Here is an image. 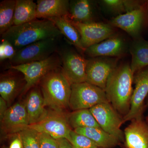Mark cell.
I'll return each mask as SVG.
<instances>
[{
  "instance_id": "1",
  "label": "cell",
  "mask_w": 148,
  "mask_h": 148,
  "mask_svg": "<svg viewBox=\"0 0 148 148\" xmlns=\"http://www.w3.org/2000/svg\"><path fill=\"white\" fill-rule=\"evenodd\" d=\"M62 35L54 23L49 19H37L12 26L1 35L2 40L10 42L16 51L34 43L50 38H61Z\"/></svg>"
},
{
  "instance_id": "2",
  "label": "cell",
  "mask_w": 148,
  "mask_h": 148,
  "mask_svg": "<svg viewBox=\"0 0 148 148\" xmlns=\"http://www.w3.org/2000/svg\"><path fill=\"white\" fill-rule=\"evenodd\" d=\"M133 77L130 65L121 64L112 72L106 84L105 91L108 101L123 117L130 109Z\"/></svg>"
},
{
  "instance_id": "3",
  "label": "cell",
  "mask_w": 148,
  "mask_h": 148,
  "mask_svg": "<svg viewBox=\"0 0 148 148\" xmlns=\"http://www.w3.org/2000/svg\"><path fill=\"white\" fill-rule=\"evenodd\" d=\"M46 107L62 113L69 107L71 84L61 68L49 73L39 82Z\"/></svg>"
},
{
  "instance_id": "4",
  "label": "cell",
  "mask_w": 148,
  "mask_h": 148,
  "mask_svg": "<svg viewBox=\"0 0 148 148\" xmlns=\"http://www.w3.org/2000/svg\"><path fill=\"white\" fill-rule=\"evenodd\" d=\"M60 38H50L41 40L22 48L16 51L10 60L11 66H17L42 61L50 57L60 48Z\"/></svg>"
},
{
  "instance_id": "5",
  "label": "cell",
  "mask_w": 148,
  "mask_h": 148,
  "mask_svg": "<svg viewBox=\"0 0 148 148\" xmlns=\"http://www.w3.org/2000/svg\"><path fill=\"white\" fill-rule=\"evenodd\" d=\"M61 57L57 52L42 61L17 66H10L9 68L16 69L24 75L26 84L22 92L25 93L39 83L47 74L61 68Z\"/></svg>"
},
{
  "instance_id": "6",
  "label": "cell",
  "mask_w": 148,
  "mask_h": 148,
  "mask_svg": "<svg viewBox=\"0 0 148 148\" xmlns=\"http://www.w3.org/2000/svg\"><path fill=\"white\" fill-rule=\"evenodd\" d=\"M109 102L105 90L87 82L71 84L69 108L73 111L90 109L100 103Z\"/></svg>"
},
{
  "instance_id": "7",
  "label": "cell",
  "mask_w": 148,
  "mask_h": 148,
  "mask_svg": "<svg viewBox=\"0 0 148 148\" xmlns=\"http://www.w3.org/2000/svg\"><path fill=\"white\" fill-rule=\"evenodd\" d=\"M61 70L71 84L86 82L87 59L73 49L60 47Z\"/></svg>"
},
{
  "instance_id": "8",
  "label": "cell",
  "mask_w": 148,
  "mask_h": 148,
  "mask_svg": "<svg viewBox=\"0 0 148 148\" xmlns=\"http://www.w3.org/2000/svg\"><path fill=\"white\" fill-rule=\"evenodd\" d=\"M89 110L103 130L124 142V132L121 129L123 118L110 103H100Z\"/></svg>"
},
{
  "instance_id": "9",
  "label": "cell",
  "mask_w": 148,
  "mask_h": 148,
  "mask_svg": "<svg viewBox=\"0 0 148 148\" xmlns=\"http://www.w3.org/2000/svg\"><path fill=\"white\" fill-rule=\"evenodd\" d=\"M119 59L97 57L87 59L86 82L105 90L109 77L118 66Z\"/></svg>"
},
{
  "instance_id": "10",
  "label": "cell",
  "mask_w": 148,
  "mask_h": 148,
  "mask_svg": "<svg viewBox=\"0 0 148 148\" xmlns=\"http://www.w3.org/2000/svg\"><path fill=\"white\" fill-rule=\"evenodd\" d=\"M135 88L131 97L129 112L123 117V123L138 116H143L146 108V99L148 95V67L135 73L133 77Z\"/></svg>"
},
{
  "instance_id": "11",
  "label": "cell",
  "mask_w": 148,
  "mask_h": 148,
  "mask_svg": "<svg viewBox=\"0 0 148 148\" xmlns=\"http://www.w3.org/2000/svg\"><path fill=\"white\" fill-rule=\"evenodd\" d=\"M147 2L139 8L112 18L110 22V25L122 29L134 39L140 38L148 15Z\"/></svg>"
},
{
  "instance_id": "12",
  "label": "cell",
  "mask_w": 148,
  "mask_h": 148,
  "mask_svg": "<svg viewBox=\"0 0 148 148\" xmlns=\"http://www.w3.org/2000/svg\"><path fill=\"white\" fill-rule=\"evenodd\" d=\"M29 128L37 132H43L50 135L56 140L65 138L71 141V127L67 119L62 113L53 111L36 124L29 125Z\"/></svg>"
},
{
  "instance_id": "13",
  "label": "cell",
  "mask_w": 148,
  "mask_h": 148,
  "mask_svg": "<svg viewBox=\"0 0 148 148\" xmlns=\"http://www.w3.org/2000/svg\"><path fill=\"white\" fill-rule=\"evenodd\" d=\"M69 20L79 33L82 45L85 50L115 35L114 27L110 24L96 21L84 24Z\"/></svg>"
},
{
  "instance_id": "14",
  "label": "cell",
  "mask_w": 148,
  "mask_h": 148,
  "mask_svg": "<svg viewBox=\"0 0 148 148\" xmlns=\"http://www.w3.org/2000/svg\"><path fill=\"white\" fill-rule=\"evenodd\" d=\"M127 45L123 38L114 35L99 43L87 48L84 53L91 58L97 57L120 58L127 51Z\"/></svg>"
},
{
  "instance_id": "15",
  "label": "cell",
  "mask_w": 148,
  "mask_h": 148,
  "mask_svg": "<svg viewBox=\"0 0 148 148\" xmlns=\"http://www.w3.org/2000/svg\"><path fill=\"white\" fill-rule=\"evenodd\" d=\"M1 122L2 129L8 134L18 133L28 128L29 118L24 104L17 103L9 108Z\"/></svg>"
},
{
  "instance_id": "16",
  "label": "cell",
  "mask_w": 148,
  "mask_h": 148,
  "mask_svg": "<svg viewBox=\"0 0 148 148\" xmlns=\"http://www.w3.org/2000/svg\"><path fill=\"white\" fill-rule=\"evenodd\" d=\"M124 130L125 145L126 148H148V124L143 116L130 121Z\"/></svg>"
},
{
  "instance_id": "17",
  "label": "cell",
  "mask_w": 148,
  "mask_h": 148,
  "mask_svg": "<svg viewBox=\"0 0 148 148\" xmlns=\"http://www.w3.org/2000/svg\"><path fill=\"white\" fill-rule=\"evenodd\" d=\"M26 82L23 74L16 69L9 70L1 75L0 95L8 104L19 91H23Z\"/></svg>"
},
{
  "instance_id": "18",
  "label": "cell",
  "mask_w": 148,
  "mask_h": 148,
  "mask_svg": "<svg viewBox=\"0 0 148 148\" xmlns=\"http://www.w3.org/2000/svg\"><path fill=\"white\" fill-rule=\"evenodd\" d=\"M36 3L37 18L49 19L69 15V0H38Z\"/></svg>"
},
{
  "instance_id": "19",
  "label": "cell",
  "mask_w": 148,
  "mask_h": 148,
  "mask_svg": "<svg viewBox=\"0 0 148 148\" xmlns=\"http://www.w3.org/2000/svg\"><path fill=\"white\" fill-rule=\"evenodd\" d=\"M25 101L29 125L36 124L46 116L48 112L45 109L43 95L38 88H32Z\"/></svg>"
},
{
  "instance_id": "20",
  "label": "cell",
  "mask_w": 148,
  "mask_h": 148,
  "mask_svg": "<svg viewBox=\"0 0 148 148\" xmlns=\"http://www.w3.org/2000/svg\"><path fill=\"white\" fill-rule=\"evenodd\" d=\"M132 56L130 69L133 75L148 67V41L140 37L134 40L130 48Z\"/></svg>"
},
{
  "instance_id": "21",
  "label": "cell",
  "mask_w": 148,
  "mask_h": 148,
  "mask_svg": "<svg viewBox=\"0 0 148 148\" xmlns=\"http://www.w3.org/2000/svg\"><path fill=\"white\" fill-rule=\"evenodd\" d=\"M67 17L72 21L84 24L95 22L92 2L88 0L70 1Z\"/></svg>"
},
{
  "instance_id": "22",
  "label": "cell",
  "mask_w": 148,
  "mask_h": 148,
  "mask_svg": "<svg viewBox=\"0 0 148 148\" xmlns=\"http://www.w3.org/2000/svg\"><path fill=\"white\" fill-rule=\"evenodd\" d=\"M75 132L86 136L103 148L113 147L120 144L121 142L114 136L109 134L99 127H80L74 130Z\"/></svg>"
},
{
  "instance_id": "23",
  "label": "cell",
  "mask_w": 148,
  "mask_h": 148,
  "mask_svg": "<svg viewBox=\"0 0 148 148\" xmlns=\"http://www.w3.org/2000/svg\"><path fill=\"white\" fill-rule=\"evenodd\" d=\"M49 19L53 21L62 35L75 46L77 50L82 54L84 53L85 50L82 45L79 33L67 16L54 17Z\"/></svg>"
},
{
  "instance_id": "24",
  "label": "cell",
  "mask_w": 148,
  "mask_h": 148,
  "mask_svg": "<svg viewBox=\"0 0 148 148\" xmlns=\"http://www.w3.org/2000/svg\"><path fill=\"white\" fill-rule=\"evenodd\" d=\"M37 7L36 3L33 0H16L13 26L37 19Z\"/></svg>"
},
{
  "instance_id": "25",
  "label": "cell",
  "mask_w": 148,
  "mask_h": 148,
  "mask_svg": "<svg viewBox=\"0 0 148 148\" xmlns=\"http://www.w3.org/2000/svg\"><path fill=\"white\" fill-rule=\"evenodd\" d=\"M67 119L70 127L74 130L80 127L101 128L89 109L73 111L69 115Z\"/></svg>"
},
{
  "instance_id": "26",
  "label": "cell",
  "mask_w": 148,
  "mask_h": 148,
  "mask_svg": "<svg viewBox=\"0 0 148 148\" xmlns=\"http://www.w3.org/2000/svg\"><path fill=\"white\" fill-rule=\"evenodd\" d=\"M16 0H4L0 3V34L13 26Z\"/></svg>"
},
{
  "instance_id": "27",
  "label": "cell",
  "mask_w": 148,
  "mask_h": 148,
  "mask_svg": "<svg viewBox=\"0 0 148 148\" xmlns=\"http://www.w3.org/2000/svg\"><path fill=\"white\" fill-rule=\"evenodd\" d=\"M17 134L22 142L23 148H40L36 131L28 127Z\"/></svg>"
},
{
  "instance_id": "28",
  "label": "cell",
  "mask_w": 148,
  "mask_h": 148,
  "mask_svg": "<svg viewBox=\"0 0 148 148\" xmlns=\"http://www.w3.org/2000/svg\"><path fill=\"white\" fill-rule=\"evenodd\" d=\"M70 136V143L74 148H96L99 147L89 138L77 133L74 130L71 131Z\"/></svg>"
},
{
  "instance_id": "29",
  "label": "cell",
  "mask_w": 148,
  "mask_h": 148,
  "mask_svg": "<svg viewBox=\"0 0 148 148\" xmlns=\"http://www.w3.org/2000/svg\"><path fill=\"white\" fill-rule=\"evenodd\" d=\"M16 50L13 45L8 41L2 40L0 44V61L9 59L10 60L13 58L16 53Z\"/></svg>"
},
{
  "instance_id": "30",
  "label": "cell",
  "mask_w": 148,
  "mask_h": 148,
  "mask_svg": "<svg viewBox=\"0 0 148 148\" xmlns=\"http://www.w3.org/2000/svg\"><path fill=\"white\" fill-rule=\"evenodd\" d=\"M37 135L40 148H58V141L50 135L37 132Z\"/></svg>"
},
{
  "instance_id": "31",
  "label": "cell",
  "mask_w": 148,
  "mask_h": 148,
  "mask_svg": "<svg viewBox=\"0 0 148 148\" xmlns=\"http://www.w3.org/2000/svg\"><path fill=\"white\" fill-rule=\"evenodd\" d=\"M103 2L107 8L114 12L120 14L127 12L125 0H104Z\"/></svg>"
},
{
  "instance_id": "32",
  "label": "cell",
  "mask_w": 148,
  "mask_h": 148,
  "mask_svg": "<svg viewBox=\"0 0 148 148\" xmlns=\"http://www.w3.org/2000/svg\"><path fill=\"white\" fill-rule=\"evenodd\" d=\"M8 108H7V103L1 97L0 98V120L1 121L5 113Z\"/></svg>"
},
{
  "instance_id": "33",
  "label": "cell",
  "mask_w": 148,
  "mask_h": 148,
  "mask_svg": "<svg viewBox=\"0 0 148 148\" xmlns=\"http://www.w3.org/2000/svg\"><path fill=\"white\" fill-rule=\"evenodd\" d=\"M58 148H74L71 143L66 139L62 138L57 140Z\"/></svg>"
},
{
  "instance_id": "34",
  "label": "cell",
  "mask_w": 148,
  "mask_h": 148,
  "mask_svg": "<svg viewBox=\"0 0 148 148\" xmlns=\"http://www.w3.org/2000/svg\"><path fill=\"white\" fill-rule=\"evenodd\" d=\"M9 148H23L22 142L18 135L12 140Z\"/></svg>"
},
{
  "instance_id": "35",
  "label": "cell",
  "mask_w": 148,
  "mask_h": 148,
  "mask_svg": "<svg viewBox=\"0 0 148 148\" xmlns=\"http://www.w3.org/2000/svg\"><path fill=\"white\" fill-rule=\"evenodd\" d=\"M145 106L146 108H148V95L146 100Z\"/></svg>"
},
{
  "instance_id": "36",
  "label": "cell",
  "mask_w": 148,
  "mask_h": 148,
  "mask_svg": "<svg viewBox=\"0 0 148 148\" xmlns=\"http://www.w3.org/2000/svg\"><path fill=\"white\" fill-rule=\"evenodd\" d=\"M146 121L148 124V115L146 118Z\"/></svg>"
},
{
  "instance_id": "37",
  "label": "cell",
  "mask_w": 148,
  "mask_h": 148,
  "mask_svg": "<svg viewBox=\"0 0 148 148\" xmlns=\"http://www.w3.org/2000/svg\"><path fill=\"white\" fill-rule=\"evenodd\" d=\"M96 148H103L102 147H98Z\"/></svg>"
},
{
  "instance_id": "38",
  "label": "cell",
  "mask_w": 148,
  "mask_h": 148,
  "mask_svg": "<svg viewBox=\"0 0 148 148\" xmlns=\"http://www.w3.org/2000/svg\"><path fill=\"white\" fill-rule=\"evenodd\" d=\"M147 3H148V2H147Z\"/></svg>"
},
{
  "instance_id": "39",
  "label": "cell",
  "mask_w": 148,
  "mask_h": 148,
  "mask_svg": "<svg viewBox=\"0 0 148 148\" xmlns=\"http://www.w3.org/2000/svg\"><path fill=\"white\" fill-rule=\"evenodd\" d=\"M6 148V147H4V148Z\"/></svg>"
}]
</instances>
